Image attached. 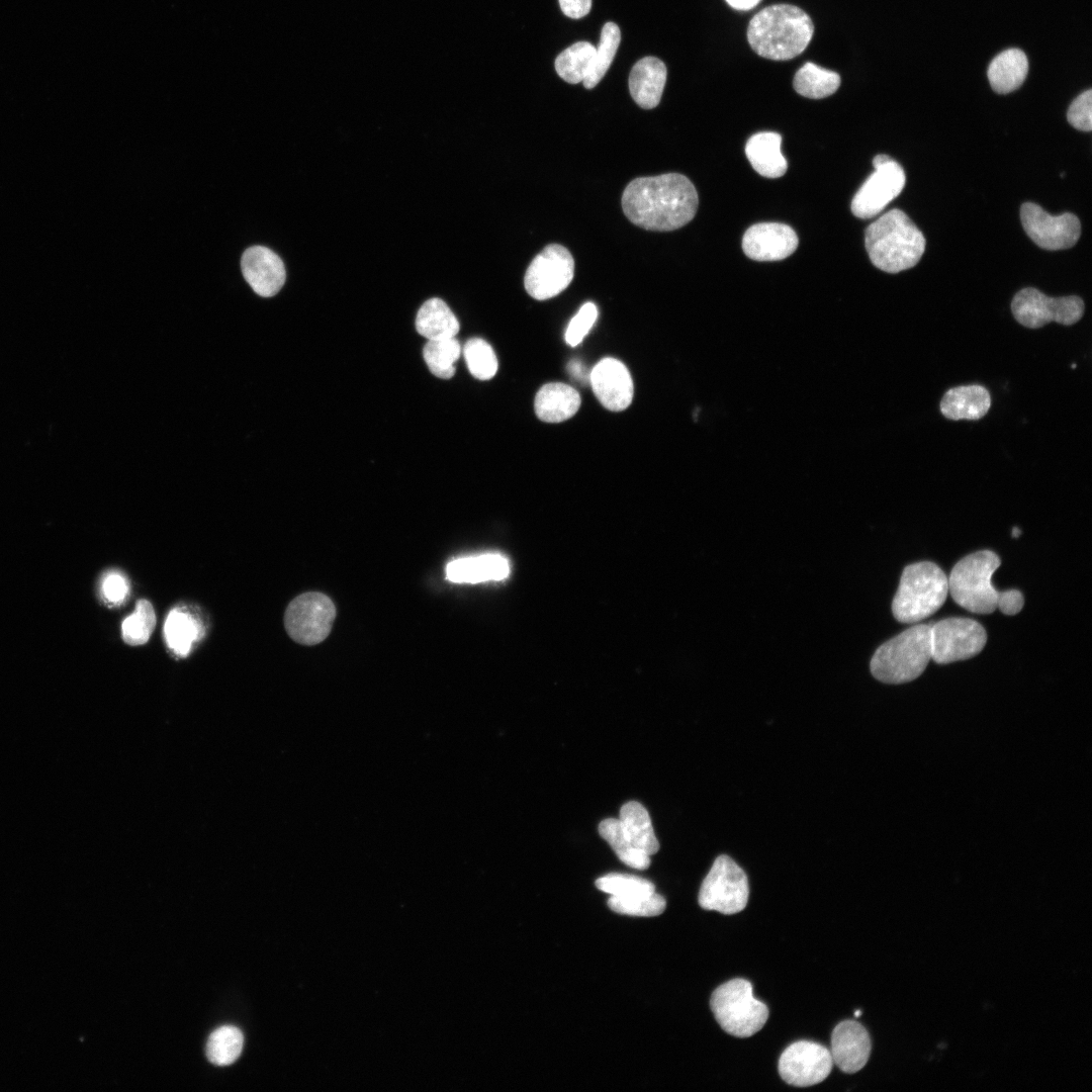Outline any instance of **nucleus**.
Wrapping results in <instances>:
<instances>
[{"label":"nucleus","mask_w":1092,"mask_h":1092,"mask_svg":"<svg viewBox=\"0 0 1092 1092\" xmlns=\"http://www.w3.org/2000/svg\"><path fill=\"white\" fill-rule=\"evenodd\" d=\"M760 0H726V2L733 8L738 10H748L753 8L759 3Z\"/></svg>","instance_id":"nucleus-44"},{"label":"nucleus","mask_w":1092,"mask_h":1092,"mask_svg":"<svg viewBox=\"0 0 1092 1092\" xmlns=\"http://www.w3.org/2000/svg\"><path fill=\"white\" fill-rule=\"evenodd\" d=\"M336 617L332 600L322 593H304L292 600L284 614V626L292 640L315 645L331 632Z\"/></svg>","instance_id":"nucleus-10"},{"label":"nucleus","mask_w":1092,"mask_h":1092,"mask_svg":"<svg viewBox=\"0 0 1092 1092\" xmlns=\"http://www.w3.org/2000/svg\"><path fill=\"white\" fill-rule=\"evenodd\" d=\"M620 41L619 26L614 22H607L602 28L600 43L596 48L587 76L582 82L586 89L597 86L605 76L615 58Z\"/></svg>","instance_id":"nucleus-32"},{"label":"nucleus","mask_w":1092,"mask_h":1092,"mask_svg":"<svg viewBox=\"0 0 1092 1092\" xmlns=\"http://www.w3.org/2000/svg\"><path fill=\"white\" fill-rule=\"evenodd\" d=\"M710 1006L720 1026L736 1037L753 1035L768 1018L767 1006L754 998L751 983L744 979L719 986L711 996Z\"/></svg>","instance_id":"nucleus-7"},{"label":"nucleus","mask_w":1092,"mask_h":1092,"mask_svg":"<svg viewBox=\"0 0 1092 1092\" xmlns=\"http://www.w3.org/2000/svg\"><path fill=\"white\" fill-rule=\"evenodd\" d=\"M608 905L614 912L620 914L652 917L661 914L665 910L666 902L661 895L652 892L631 897L611 896Z\"/></svg>","instance_id":"nucleus-37"},{"label":"nucleus","mask_w":1092,"mask_h":1092,"mask_svg":"<svg viewBox=\"0 0 1092 1092\" xmlns=\"http://www.w3.org/2000/svg\"><path fill=\"white\" fill-rule=\"evenodd\" d=\"M854 1015H855V1016H859V1015H860V1011H859V1010H857V1011H856V1012L854 1013Z\"/></svg>","instance_id":"nucleus-46"},{"label":"nucleus","mask_w":1092,"mask_h":1092,"mask_svg":"<svg viewBox=\"0 0 1092 1092\" xmlns=\"http://www.w3.org/2000/svg\"><path fill=\"white\" fill-rule=\"evenodd\" d=\"M599 833L625 864L636 870H646L649 867L650 855L630 842L618 818L603 820L599 824Z\"/></svg>","instance_id":"nucleus-30"},{"label":"nucleus","mask_w":1092,"mask_h":1092,"mask_svg":"<svg viewBox=\"0 0 1092 1092\" xmlns=\"http://www.w3.org/2000/svg\"><path fill=\"white\" fill-rule=\"evenodd\" d=\"M991 405L989 391L979 384L948 389L940 400V412L949 420L975 421L983 418Z\"/></svg>","instance_id":"nucleus-23"},{"label":"nucleus","mask_w":1092,"mask_h":1092,"mask_svg":"<svg viewBox=\"0 0 1092 1092\" xmlns=\"http://www.w3.org/2000/svg\"><path fill=\"white\" fill-rule=\"evenodd\" d=\"M581 403L578 391L562 382L543 385L535 397V413L546 423H560L572 418Z\"/></svg>","instance_id":"nucleus-22"},{"label":"nucleus","mask_w":1092,"mask_h":1092,"mask_svg":"<svg viewBox=\"0 0 1092 1092\" xmlns=\"http://www.w3.org/2000/svg\"><path fill=\"white\" fill-rule=\"evenodd\" d=\"M799 240L795 231L780 222L751 225L742 239L744 254L755 261H779L791 256Z\"/></svg>","instance_id":"nucleus-17"},{"label":"nucleus","mask_w":1092,"mask_h":1092,"mask_svg":"<svg viewBox=\"0 0 1092 1092\" xmlns=\"http://www.w3.org/2000/svg\"><path fill=\"white\" fill-rule=\"evenodd\" d=\"M813 32V22L805 11L790 4H776L763 8L751 18L747 39L758 56L787 61L807 48Z\"/></svg>","instance_id":"nucleus-2"},{"label":"nucleus","mask_w":1092,"mask_h":1092,"mask_svg":"<svg viewBox=\"0 0 1092 1092\" xmlns=\"http://www.w3.org/2000/svg\"><path fill=\"white\" fill-rule=\"evenodd\" d=\"M698 202L694 184L679 173L636 178L622 195L627 218L639 228L654 232L674 231L690 222Z\"/></svg>","instance_id":"nucleus-1"},{"label":"nucleus","mask_w":1092,"mask_h":1092,"mask_svg":"<svg viewBox=\"0 0 1092 1092\" xmlns=\"http://www.w3.org/2000/svg\"><path fill=\"white\" fill-rule=\"evenodd\" d=\"M1023 605L1024 598L1021 592L1008 589L1001 592L997 609L1005 615H1015L1021 611Z\"/></svg>","instance_id":"nucleus-42"},{"label":"nucleus","mask_w":1092,"mask_h":1092,"mask_svg":"<svg viewBox=\"0 0 1092 1092\" xmlns=\"http://www.w3.org/2000/svg\"><path fill=\"white\" fill-rule=\"evenodd\" d=\"M589 382L598 400L609 411L621 412L632 402L634 386L631 374L618 359L599 361L589 373Z\"/></svg>","instance_id":"nucleus-16"},{"label":"nucleus","mask_w":1092,"mask_h":1092,"mask_svg":"<svg viewBox=\"0 0 1092 1092\" xmlns=\"http://www.w3.org/2000/svg\"><path fill=\"white\" fill-rule=\"evenodd\" d=\"M596 48L588 41H577L565 49L555 60V70L564 81L583 82L589 71Z\"/></svg>","instance_id":"nucleus-31"},{"label":"nucleus","mask_w":1092,"mask_h":1092,"mask_svg":"<svg viewBox=\"0 0 1092 1092\" xmlns=\"http://www.w3.org/2000/svg\"><path fill=\"white\" fill-rule=\"evenodd\" d=\"M418 333L428 341L453 338L459 332L457 317L450 307L440 298H431L423 303L416 316Z\"/></svg>","instance_id":"nucleus-27"},{"label":"nucleus","mask_w":1092,"mask_h":1092,"mask_svg":"<svg viewBox=\"0 0 1092 1092\" xmlns=\"http://www.w3.org/2000/svg\"><path fill=\"white\" fill-rule=\"evenodd\" d=\"M574 276V260L570 252L558 244L546 246L531 262L524 285L537 300L552 298L570 284Z\"/></svg>","instance_id":"nucleus-13"},{"label":"nucleus","mask_w":1092,"mask_h":1092,"mask_svg":"<svg viewBox=\"0 0 1092 1092\" xmlns=\"http://www.w3.org/2000/svg\"><path fill=\"white\" fill-rule=\"evenodd\" d=\"M840 82V76L836 72L806 63L795 74L793 85L800 95L821 99L835 93Z\"/></svg>","instance_id":"nucleus-29"},{"label":"nucleus","mask_w":1092,"mask_h":1092,"mask_svg":"<svg viewBox=\"0 0 1092 1092\" xmlns=\"http://www.w3.org/2000/svg\"><path fill=\"white\" fill-rule=\"evenodd\" d=\"M598 318V308L595 303L587 301L571 318L565 332V341L571 346H577L587 335Z\"/></svg>","instance_id":"nucleus-39"},{"label":"nucleus","mask_w":1092,"mask_h":1092,"mask_svg":"<svg viewBox=\"0 0 1092 1092\" xmlns=\"http://www.w3.org/2000/svg\"><path fill=\"white\" fill-rule=\"evenodd\" d=\"M101 590L103 598L107 603L117 606L128 596L129 584L123 574L111 571L104 576Z\"/></svg>","instance_id":"nucleus-41"},{"label":"nucleus","mask_w":1092,"mask_h":1092,"mask_svg":"<svg viewBox=\"0 0 1092 1092\" xmlns=\"http://www.w3.org/2000/svg\"><path fill=\"white\" fill-rule=\"evenodd\" d=\"M599 890L614 897H631L655 892L654 885L643 878L626 874H608L596 881Z\"/></svg>","instance_id":"nucleus-38"},{"label":"nucleus","mask_w":1092,"mask_h":1092,"mask_svg":"<svg viewBox=\"0 0 1092 1092\" xmlns=\"http://www.w3.org/2000/svg\"><path fill=\"white\" fill-rule=\"evenodd\" d=\"M1084 309V301L1079 296L1050 297L1032 287L1018 291L1011 302L1015 320L1029 329H1038L1051 322L1074 325L1081 320Z\"/></svg>","instance_id":"nucleus-9"},{"label":"nucleus","mask_w":1092,"mask_h":1092,"mask_svg":"<svg viewBox=\"0 0 1092 1092\" xmlns=\"http://www.w3.org/2000/svg\"><path fill=\"white\" fill-rule=\"evenodd\" d=\"M619 821L630 842L648 855L655 854L659 842L655 836L647 810L638 802L630 801L620 810Z\"/></svg>","instance_id":"nucleus-28"},{"label":"nucleus","mask_w":1092,"mask_h":1092,"mask_svg":"<svg viewBox=\"0 0 1092 1092\" xmlns=\"http://www.w3.org/2000/svg\"><path fill=\"white\" fill-rule=\"evenodd\" d=\"M1028 73V60L1019 49H1007L998 54L988 68L990 85L998 94H1007L1018 89Z\"/></svg>","instance_id":"nucleus-25"},{"label":"nucleus","mask_w":1092,"mask_h":1092,"mask_svg":"<svg viewBox=\"0 0 1092 1092\" xmlns=\"http://www.w3.org/2000/svg\"><path fill=\"white\" fill-rule=\"evenodd\" d=\"M460 343L453 338L428 341L423 349L424 360L437 377L449 379L455 374V362L461 355Z\"/></svg>","instance_id":"nucleus-33"},{"label":"nucleus","mask_w":1092,"mask_h":1092,"mask_svg":"<svg viewBox=\"0 0 1092 1092\" xmlns=\"http://www.w3.org/2000/svg\"><path fill=\"white\" fill-rule=\"evenodd\" d=\"M1020 534H1021L1020 529L1017 528V527H1013L1012 533H1011L1012 537H1014V538L1019 537Z\"/></svg>","instance_id":"nucleus-45"},{"label":"nucleus","mask_w":1092,"mask_h":1092,"mask_svg":"<svg viewBox=\"0 0 1092 1092\" xmlns=\"http://www.w3.org/2000/svg\"><path fill=\"white\" fill-rule=\"evenodd\" d=\"M666 81V67L655 57H645L632 68L629 90L634 101L644 109L656 107Z\"/></svg>","instance_id":"nucleus-20"},{"label":"nucleus","mask_w":1092,"mask_h":1092,"mask_svg":"<svg viewBox=\"0 0 1092 1092\" xmlns=\"http://www.w3.org/2000/svg\"><path fill=\"white\" fill-rule=\"evenodd\" d=\"M562 12L574 19L588 14L592 8V0H559Z\"/></svg>","instance_id":"nucleus-43"},{"label":"nucleus","mask_w":1092,"mask_h":1092,"mask_svg":"<svg viewBox=\"0 0 1092 1092\" xmlns=\"http://www.w3.org/2000/svg\"><path fill=\"white\" fill-rule=\"evenodd\" d=\"M1020 219L1026 235L1040 248L1051 251L1073 247L1081 235L1079 218L1070 212L1051 215L1039 205L1025 202Z\"/></svg>","instance_id":"nucleus-14"},{"label":"nucleus","mask_w":1092,"mask_h":1092,"mask_svg":"<svg viewBox=\"0 0 1092 1092\" xmlns=\"http://www.w3.org/2000/svg\"><path fill=\"white\" fill-rule=\"evenodd\" d=\"M463 355L469 372L479 380L492 378L497 371V359L491 346L484 340L473 338L466 342Z\"/></svg>","instance_id":"nucleus-36"},{"label":"nucleus","mask_w":1092,"mask_h":1092,"mask_svg":"<svg viewBox=\"0 0 1092 1092\" xmlns=\"http://www.w3.org/2000/svg\"><path fill=\"white\" fill-rule=\"evenodd\" d=\"M833 1066L830 1051L820 1043L800 1040L789 1045L779 1060L782 1079L796 1087H809L824 1081Z\"/></svg>","instance_id":"nucleus-15"},{"label":"nucleus","mask_w":1092,"mask_h":1092,"mask_svg":"<svg viewBox=\"0 0 1092 1092\" xmlns=\"http://www.w3.org/2000/svg\"><path fill=\"white\" fill-rule=\"evenodd\" d=\"M925 245L922 232L900 209L887 211L864 233V246L872 263L888 273L914 267L921 259Z\"/></svg>","instance_id":"nucleus-3"},{"label":"nucleus","mask_w":1092,"mask_h":1092,"mask_svg":"<svg viewBox=\"0 0 1092 1092\" xmlns=\"http://www.w3.org/2000/svg\"><path fill=\"white\" fill-rule=\"evenodd\" d=\"M156 625V615L152 604L142 599L135 605L134 612L121 624L123 641L130 646L143 645L150 639Z\"/></svg>","instance_id":"nucleus-35"},{"label":"nucleus","mask_w":1092,"mask_h":1092,"mask_svg":"<svg viewBox=\"0 0 1092 1092\" xmlns=\"http://www.w3.org/2000/svg\"><path fill=\"white\" fill-rule=\"evenodd\" d=\"M508 560L497 554L462 557L446 566V579L455 583L498 580L509 573Z\"/></svg>","instance_id":"nucleus-21"},{"label":"nucleus","mask_w":1092,"mask_h":1092,"mask_svg":"<svg viewBox=\"0 0 1092 1092\" xmlns=\"http://www.w3.org/2000/svg\"><path fill=\"white\" fill-rule=\"evenodd\" d=\"M931 659L946 664L974 657L987 642L985 628L970 618H947L930 626Z\"/></svg>","instance_id":"nucleus-11"},{"label":"nucleus","mask_w":1092,"mask_h":1092,"mask_svg":"<svg viewBox=\"0 0 1092 1092\" xmlns=\"http://www.w3.org/2000/svg\"><path fill=\"white\" fill-rule=\"evenodd\" d=\"M243 1045L244 1036L239 1028L222 1026L215 1029L208 1037L206 1056L214 1065L228 1066L240 1057Z\"/></svg>","instance_id":"nucleus-34"},{"label":"nucleus","mask_w":1092,"mask_h":1092,"mask_svg":"<svg viewBox=\"0 0 1092 1092\" xmlns=\"http://www.w3.org/2000/svg\"><path fill=\"white\" fill-rule=\"evenodd\" d=\"M1000 564L999 556L990 550L977 551L961 559L947 578L953 601L972 613H993L998 608L1001 592L992 585L991 577Z\"/></svg>","instance_id":"nucleus-6"},{"label":"nucleus","mask_w":1092,"mask_h":1092,"mask_svg":"<svg viewBox=\"0 0 1092 1092\" xmlns=\"http://www.w3.org/2000/svg\"><path fill=\"white\" fill-rule=\"evenodd\" d=\"M202 635V623L192 612L182 607L169 612L164 625V636L174 655L187 656L194 642L201 639Z\"/></svg>","instance_id":"nucleus-26"},{"label":"nucleus","mask_w":1092,"mask_h":1092,"mask_svg":"<svg viewBox=\"0 0 1092 1092\" xmlns=\"http://www.w3.org/2000/svg\"><path fill=\"white\" fill-rule=\"evenodd\" d=\"M930 626L914 625L883 643L871 660L874 677L898 685L921 675L931 659Z\"/></svg>","instance_id":"nucleus-4"},{"label":"nucleus","mask_w":1092,"mask_h":1092,"mask_svg":"<svg viewBox=\"0 0 1092 1092\" xmlns=\"http://www.w3.org/2000/svg\"><path fill=\"white\" fill-rule=\"evenodd\" d=\"M875 172L866 180L851 201V212L868 219L880 213L903 190L906 176L901 165L887 155L873 160Z\"/></svg>","instance_id":"nucleus-12"},{"label":"nucleus","mask_w":1092,"mask_h":1092,"mask_svg":"<svg viewBox=\"0 0 1092 1092\" xmlns=\"http://www.w3.org/2000/svg\"><path fill=\"white\" fill-rule=\"evenodd\" d=\"M872 1042L867 1029L857 1021L844 1020L838 1023L831 1035V1057L833 1063L846 1074L861 1070L870 1057Z\"/></svg>","instance_id":"nucleus-19"},{"label":"nucleus","mask_w":1092,"mask_h":1092,"mask_svg":"<svg viewBox=\"0 0 1092 1092\" xmlns=\"http://www.w3.org/2000/svg\"><path fill=\"white\" fill-rule=\"evenodd\" d=\"M1067 119L1069 123L1082 131L1092 129V90L1088 89L1077 96L1071 103Z\"/></svg>","instance_id":"nucleus-40"},{"label":"nucleus","mask_w":1092,"mask_h":1092,"mask_svg":"<svg viewBox=\"0 0 1092 1092\" xmlns=\"http://www.w3.org/2000/svg\"><path fill=\"white\" fill-rule=\"evenodd\" d=\"M748 896L746 874L730 856L721 854L704 879L698 900L705 910L735 914L745 908Z\"/></svg>","instance_id":"nucleus-8"},{"label":"nucleus","mask_w":1092,"mask_h":1092,"mask_svg":"<svg viewBox=\"0 0 1092 1092\" xmlns=\"http://www.w3.org/2000/svg\"><path fill=\"white\" fill-rule=\"evenodd\" d=\"M947 594V577L938 565L930 561L910 564L902 572L892 613L901 623H917L940 609Z\"/></svg>","instance_id":"nucleus-5"},{"label":"nucleus","mask_w":1092,"mask_h":1092,"mask_svg":"<svg viewBox=\"0 0 1092 1092\" xmlns=\"http://www.w3.org/2000/svg\"><path fill=\"white\" fill-rule=\"evenodd\" d=\"M241 268L246 281L262 297L274 296L285 282L282 260L263 246L248 248L242 256Z\"/></svg>","instance_id":"nucleus-18"},{"label":"nucleus","mask_w":1092,"mask_h":1092,"mask_svg":"<svg viewBox=\"0 0 1092 1092\" xmlns=\"http://www.w3.org/2000/svg\"><path fill=\"white\" fill-rule=\"evenodd\" d=\"M782 136L772 131L753 134L746 143L745 154L752 168L766 178L782 177L788 168L781 152Z\"/></svg>","instance_id":"nucleus-24"}]
</instances>
